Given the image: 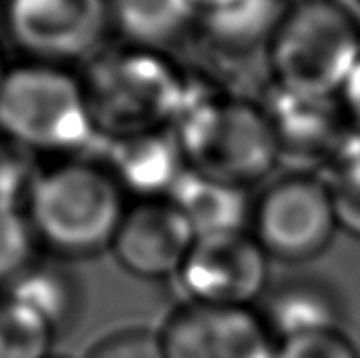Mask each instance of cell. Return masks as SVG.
<instances>
[{"label":"cell","mask_w":360,"mask_h":358,"mask_svg":"<svg viewBox=\"0 0 360 358\" xmlns=\"http://www.w3.org/2000/svg\"><path fill=\"white\" fill-rule=\"evenodd\" d=\"M266 49L274 84L338 97L360 59V23L338 0H295Z\"/></svg>","instance_id":"obj_5"},{"label":"cell","mask_w":360,"mask_h":358,"mask_svg":"<svg viewBox=\"0 0 360 358\" xmlns=\"http://www.w3.org/2000/svg\"><path fill=\"white\" fill-rule=\"evenodd\" d=\"M196 19L198 11L190 0H110V25L133 46L165 51Z\"/></svg>","instance_id":"obj_17"},{"label":"cell","mask_w":360,"mask_h":358,"mask_svg":"<svg viewBox=\"0 0 360 358\" xmlns=\"http://www.w3.org/2000/svg\"><path fill=\"white\" fill-rule=\"evenodd\" d=\"M46 358H65V357H55V354H51V357H46Z\"/></svg>","instance_id":"obj_27"},{"label":"cell","mask_w":360,"mask_h":358,"mask_svg":"<svg viewBox=\"0 0 360 358\" xmlns=\"http://www.w3.org/2000/svg\"><path fill=\"white\" fill-rule=\"evenodd\" d=\"M270 257L247 232L196 238L175 283L186 302L253 308L268 293Z\"/></svg>","instance_id":"obj_8"},{"label":"cell","mask_w":360,"mask_h":358,"mask_svg":"<svg viewBox=\"0 0 360 358\" xmlns=\"http://www.w3.org/2000/svg\"><path fill=\"white\" fill-rule=\"evenodd\" d=\"M6 70H8V65H6L4 55H2V49H0V82H2V78H4V74H6Z\"/></svg>","instance_id":"obj_26"},{"label":"cell","mask_w":360,"mask_h":358,"mask_svg":"<svg viewBox=\"0 0 360 358\" xmlns=\"http://www.w3.org/2000/svg\"><path fill=\"white\" fill-rule=\"evenodd\" d=\"M188 74L165 53L133 44L99 51L80 76L99 139L173 131Z\"/></svg>","instance_id":"obj_2"},{"label":"cell","mask_w":360,"mask_h":358,"mask_svg":"<svg viewBox=\"0 0 360 358\" xmlns=\"http://www.w3.org/2000/svg\"><path fill=\"white\" fill-rule=\"evenodd\" d=\"M192 2V6L198 11V15L200 13H209V11H215V8H221V6H226V4H230V2H234V0H190Z\"/></svg>","instance_id":"obj_25"},{"label":"cell","mask_w":360,"mask_h":358,"mask_svg":"<svg viewBox=\"0 0 360 358\" xmlns=\"http://www.w3.org/2000/svg\"><path fill=\"white\" fill-rule=\"evenodd\" d=\"M86 358H167L158 331L122 329L103 338Z\"/></svg>","instance_id":"obj_23"},{"label":"cell","mask_w":360,"mask_h":358,"mask_svg":"<svg viewBox=\"0 0 360 358\" xmlns=\"http://www.w3.org/2000/svg\"><path fill=\"white\" fill-rule=\"evenodd\" d=\"M287 8V0H234L200 13L196 25L213 46L226 53H247L262 44L268 46Z\"/></svg>","instance_id":"obj_16"},{"label":"cell","mask_w":360,"mask_h":358,"mask_svg":"<svg viewBox=\"0 0 360 358\" xmlns=\"http://www.w3.org/2000/svg\"><path fill=\"white\" fill-rule=\"evenodd\" d=\"M272 338L278 342L308 333L342 329L338 295L321 281H287L278 285L259 312Z\"/></svg>","instance_id":"obj_15"},{"label":"cell","mask_w":360,"mask_h":358,"mask_svg":"<svg viewBox=\"0 0 360 358\" xmlns=\"http://www.w3.org/2000/svg\"><path fill=\"white\" fill-rule=\"evenodd\" d=\"M338 101L352 133H360V59L338 93Z\"/></svg>","instance_id":"obj_24"},{"label":"cell","mask_w":360,"mask_h":358,"mask_svg":"<svg viewBox=\"0 0 360 358\" xmlns=\"http://www.w3.org/2000/svg\"><path fill=\"white\" fill-rule=\"evenodd\" d=\"M274 358H360V354L342 329H333L278 342Z\"/></svg>","instance_id":"obj_22"},{"label":"cell","mask_w":360,"mask_h":358,"mask_svg":"<svg viewBox=\"0 0 360 358\" xmlns=\"http://www.w3.org/2000/svg\"><path fill=\"white\" fill-rule=\"evenodd\" d=\"M196 234L169 198L129 205L110 251L122 270L139 281H175Z\"/></svg>","instance_id":"obj_10"},{"label":"cell","mask_w":360,"mask_h":358,"mask_svg":"<svg viewBox=\"0 0 360 358\" xmlns=\"http://www.w3.org/2000/svg\"><path fill=\"white\" fill-rule=\"evenodd\" d=\"M293 2H295V0H293Z\"/></svg>","instance_id":"obj_28"},{"label":"cell","mask_w":360,"mask_h":358,"mask_svg":"<svg viewBox=\"0 0 360 358\" xmlns=\"http://www.w3.org/2000/svg\"><path fill=\"white\" fill-rule=\"evenodd\" d=\"M257 103L274 133L281 156L329 165L350 135L338 97L304 95L272 82Z\"/></svg>","instance_id":"obj_11"},{"label":"cell","mask_w":360,"mask_h":358,"mask_svg":"<svg viewBox=\"0 0 360 358\" xmlns=\"http://www.w3.org/2000/svg\"><path fill=\"white\" fill-rule=\"evenodd\" d=\"M167 358H274L276 340L253 308L186 302L158 331Z\"/></svg>","instance_id":"obj_9"},{"label":"cell","mask_w":360,"mask_h":358,"mask_svg":"<svg viewBox=\"0 0 360 358\" xmlns=\"http://www.w3.org/2000/svg\"><path fill=\"white\" fill-rule=\"evenodd\" d=\"M169 200L181 211L194 230L196 238L247 232L253 217V203L249 190L186 169Z\"/></svg>","instance_id":"obj_13"},{"label":"cell","mask_w":360,"mask_h":358,"mask_svg":"<svg viewBox=\"0 0 360 358\" xmlns=\"http://www.w3.org/2000/svg\"><path fill=\"white\" fill-rule=\"evenodd\" d=\"M0 131L36 156H82L99 141L80 76L65 65L21 61L0 82Z\"/></svg>","instance_id":"obj_4"},{"label":"cell","mask_w":360,"mask_h":358,"mask_svg":"<svg viewBox=\"0 0 360 358\" xmlns=\"http://www.w3.org/2000/svg\"><path fill=\"white\" fill-rule=\"evenodd\" d=\"M55 335L0 293V358H46Z\"/></svg>","instance_id":"obj_20"},{"label":"cell","mask_w":360,"mask_h":358,"mask_svg":"<svg viewBox=\"0 0 360 358\" xmlns=\"http://www.w3.org/2000/svg\"><path fill=\"white\" fill-rule=\"evenodd\" d=\"M129 205L101 158L82 154L42 165L25 213L40 249L72 262L110 251Z\"/></svg>","instance_id":"obj_1"},{"label":"cell","mask_w":360,"mask_h":358,"mask_svg":"<svg viewBox=\"0 0 360 358\" xmlns=\"http://www.w3.org/2000/svg\"><path fill=\"white\" fill-rule=\"evenodd\" d=\"M4 27L32 61L65 65L99 53L110 0H4Z\"/></svg>","instance_id":"obj_7"},{"label":"cell","mask_w":360,"mask_h":358,"mask_svg":"<svg viewBox=\"0 0 360 358\" xmlns=\"http://www.w3.org/2000/svg\"><path fill=\"white\" fill-rule=\"evenodd\" d=\"M0 293L32 314L55 338L68 331L82 310V287L78 276L65 262L55 257L38 260Z\"/></svg>","instance_id":"obj_14"},{"label":"cell","mask_w":360,"mask_h":358,"mask_svg":"<svg viewBox=\"0 0 360 358\" xmlns=\"http://www.w3.org/2000/svg\"><path fill=\"white\" fill-rule=\"evenodd\" d=\"M40 243L25 209L0 207V291L40 260Z\"/></svg>","instance_id":"obj_19"},{"label":"cell","mask_w":360,"mask_h":358,"mask_svg":"<svg viewBox=\"0 0 360 358\" xmlns=\"http://www.w3.org/2000/svg\"><path fill=\"white\" fill-rule=\"evenodd\" d=\"M40 169L34 152L0 131V207L25 209Z\"/></svg>","instance_id":"obj_21"},{"label":"cell","mask_w":360,"mask_h":358,"mask_svg":"<svg viewBox=\"0 0 360 358\" xmlns=\"http://www.w3.org/2000/svg\"><path fill=\"white\" fill-rule=\"evenodd\" d=\"M99 141L103 143L99 156L101 162L110 169L122 192L135 200L169 198L171 190L188 169L173 131Z\"/></svg>","instance_id":"obj_12"},{"label":"cell","mask_w":360,"mask_h":358,"mask_svg":"<svg viewBox=\"0 0 360 358\" xmlns=\"http://www.w3.org/2000/svg\"><path fill=\"white\" fill-rule=\"evenodd\" d=\"M338 230L327 181L304 171L272 181L253 203L251 234L276 262L304 264L319 257Z\"/></svg>","instance_id":"obj_6"},{"label":"cell","mask_w":360,"mask_h":358,"mask_svg":"<svg viewBox=\"0 0 360 358\" xmlns=\"http://www.w3.org/2000/svg\"><path fill=\"white\" fill-rule=\"evenodd\" d=\"M173 133L190 169L247 190L283 158L259 103L226 95L200 78H188Z\"/></svg>","instance_id":"obj_3"},{"label":"cell","mask_w":360,"mask_h":358,"mask_svg":"<svg viewBox=\"0 0 360 358\" xmlns=\"http://www.w3.org/2000/svg\"><path fill=\"white\" fill-rule=\"evenodd\" d=\"M325 181L333 198L340 230L360 238V133L350 131L327 165Z\"/></svg>","instance_id":"obj_18"}]
</instances>
